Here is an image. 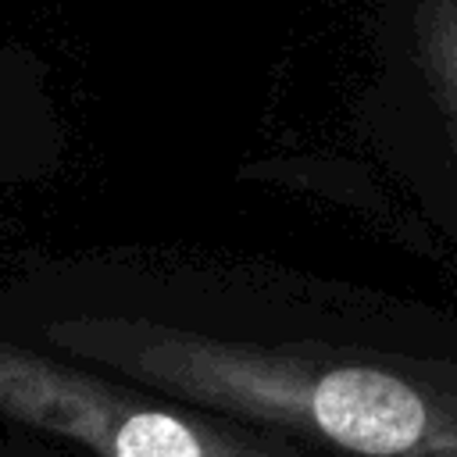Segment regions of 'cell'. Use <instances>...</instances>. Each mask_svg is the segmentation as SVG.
<instances>
[{"label": "cell", "mask_w": 457, "mask_h": 457, "mask_svg": "<svg viewBox=\"0 0 457 457\" xmlns=\"http://www.w3.org/2000/svg\"><path fill=\"white\" fill-rule=\"evenodd\" d=\"M0 325L321 457H457L453 389L314 328L282 278L236 257H29L0 282Z\"/></svg>", "instance_id": "obj_1"}, {"label": "cell", "mask_w": 457, "mask_h": 457, "mask_svg": "<svg viewBox=\"0 0 457 457\" xmlns=\"http://www.w3.org/2000/svg\"><path fill=\"white\" fill-rule=\"evenodd\" d=\"M414 54L457 161V0H418Z\"/></svg>", "instance_id": "obj_4"}, {"label": "cell", "mask_w": 457, "mask_h": 457, "mask_svg": "<svg viewBox=\"0 0 457 457\" xmlns=\"http://www.w3.org/2000/svg\"><path fill=\"white\" fill-rule=\"evenodd\" d=\"M64 161V118L46 68L0 39V189L54 175Z\"/></svg>", "instance_id": "obj_3"}, {"label": "cell", "mask_w": 457, "mask_h": 457, "mask_svg": "<svg viewBox=\"0 0 457 457\" xmlns=\"http://www.w3.org/2000/svg\"><path fill=\"white\" fill-rule=\"evenodd\" d=\"M0 457H321L0 325Z\"/></svg>", "instance_id": "obj_2"}]
</instances>
